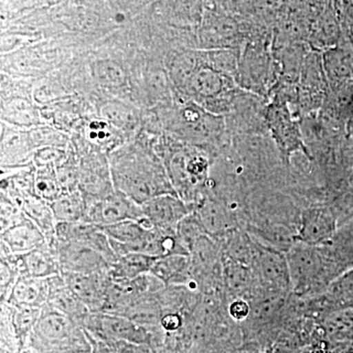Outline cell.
Returning a JSON list of instances; mask_svg holds the SVG:
<instances>
[{
	"mask_svg": "<svg viewBox=\"0 0 353 353\" xmlns=\"http://www.w3.org/2000/svg\"><path fill=\"white\" fill-rule=\"evenodd\" d=\"M55 248L61 273L102 274L110 270V264L103 255L83 243L55 238Z\"/></svg>",
	"mask_w": 353,
	"mask_h": 353,
	"instance_id": "9",
	"label": "cell"
},
{
	"mask_svg": "<svg viewBox=\"0 0 353 353\" xmlns=\"http://www.w3.org/2000/svg\"><path fill=\"white\" fill-rule=\"evenodd\" d=\"M92 74L103 87L121 88L126 82V75L119 65L110 60H99L92 65Z\"/></svg>",
	"mask_w": 353,
	"mask_h": 353,
	"instance_id": "29",
	"label": "cell"
},
{
	"mask_svg": "<svg viewBox=\"0 0 353 353\" xmlns=\"http://www.w3.org/2000/svg\"><path fill=\"white\" fill-rule=\"evenodd\" d=\"M143 214L155 229L176 233L183 218L192 213L189 204L178 194H165L152 197L141 204Z\"/></svg>",
	"mask_w": 353,
	"mask_h": 353,
	"instance_id": "10",
	"label": "cell"
},
{
	"mask_svg": "<svg viewBox=\"0 0 353 353\" xmlns=\"http://www.w3.org/2000/svg\"><path fill=\"white\" fill-rule=\"evenodd\" d=\"M12 257L19 276L48 279L61 275V267L58 260L55 241L53 243H46L24 254H12Z\"/></svg>",
	"mask_w": 353,
	"mask_h": 353,
	"instance_id": "15",
	"label": "cell"
},
{
	"mask_svg": "<svg viewBox=\"0 0 353 353\" xmlns=\"http://www.w3.org/2000/svg\"><path fill=\"white\" fill-rule=\"evenodd\" d=\"M34 334L39 345L48 352L90 353L92 350L80 323L48 304L39 313Z\"/></svg>",
	"mask_w": 353,
	"mask_h": 353,
	"instance_id": "3",
	"label": "cell"
},
{
	"mask_svg": "<svg viewBox=\"0 0 353 353\" xmlns=\"http://www.w3.org/2000/svg\"><path fill=\"white\" fill-rule=\"evenodd\" d=\"M48 305L83 325V320L90 314V309L67 285L62 275L48 278Z\"/></svg>",
	"mask_w": 353,
	"mask_h": 353,
	"instance_id": "19",
	"label": "cell"
},
{
	"mask_svg": "<svg viewBox=\"0 0 353 353\" xmlns=\"http://www.w3.org/2000/svg\"><path fill=\"white\" fill-rule=\"evenodd\" d=\"M108 123L106 122H97L92 124V134L90 138L99 141V143H106L110 138V134L108 129Z\"/></svg>",
	"mask_w": 353,
	"mask_h": 353,
	"instance_id": "33",
	"label": "cell"
},
{
	"mask_svg": "<svg viewBox=\"0 0 353 353\" xmlns=\"http://www.w3.org/2000/svg\"><path fill=\"white\" fill-rule=\"evenodd\" d=\"M157 259L141 253H128L118 257L117 261L111 265L109 275L117 280H134L150 273Z\"/></svg>",
	"mask_w": 353,
	"mask_h": 353,
	"instance_id": "23",
	"label": "cell"
},
{
	"mask_svg": "<svg viewBox=\"0 0 353 353\" xmlns=\"http://www.w3.org/2000/svg\"><path fill=\"white\" fill-rule=\"evenodd\" d=\"M321 296L322 304L328 313L353 308V268L339 276Z\"/></svg>",
	"mask_w": 353,
	"mask_h": 353,
	"instance_id": "24",
	"label": "cell"
},
{
	"mask_svg": "<svg viewBox=\"0 0 353 353\" xmlns=\"http://www.w3.org/2000/svg\"><path fill=\"white\" fill-rule=\"evenodd\" d=\"M250 312H252V307L245 299H234L233 303L230 304L229 314L234 321H245L250 317Z\"/></svg>",
	"mask_w": 353,
	"mask_h": 353,
	"instance_id": "31",
	"label": "cell"
},
{
	"mask_svg": "<svg viewBox=\"0 0 353 353\" xmlns=\"http://www.w3.org/2000/svg\"><path fill=\"white\" fill-rule=\"evenodd\" d=\"M167 172L178 196H189L206 182L208 161L201 153L185 148L172 154Z\"/></svg>",
	"mask_w": 353,
	"mask_h": 353,
	"instance_id": "5",
	"label": "cell"
},
{
	"mask_svg": "<svg viewBox=\"0 0 353 353\" xmlns=\"http://www.w3.org/2000/svg\"><path fill=\"white\" fill-rule=\"evenodd\" d=\"M271 68L270 54L266 50L248 48L240 55L236 78L248 90L261 92L271 81Z\"/></svg>",
	"mask_w": 353,
	"mask_h": 353,
	"instance_id": "13",
	"label": "cell"
},
{
	"mask_svg": "<svg viewBox=\"0 0 353 353\" xmlns=\"http://www.w3.org/2000/svg\"><path fill=\"white\" fill-rule=\"evenodd\" d=\"M145 219L141 204L124 192L115 190L108 196L87 203V222L97 226H109L126 220Z\"/></svg>",
	"mask_w": 353,
	"mask_h": 353,
	"instance_id": "7",
	"label": "cell"
},
{
	"mask_svg": "<svg viewBox=\"0 0 353 353\" xmlns=\"http://www.w3.org/2000/svg\"><path fill=\"white\" fill-rule=\"evenodd\" d=\"M321 328L328 345L353 350V308L339 309L325 315Z\"/></svg>",
	"mask_w": 353,
	"mask_h": 353,
	"instance_id": "21",
	"label": "cell"
},
{
	"mask_svg": "<svg viewBox=\"0 0 353 353\" xmlns=\"http://www.w3.org/2000/svg\"><path fill=\"white\" fill-rule=\"evenodd\" d=\"M225 269V278L230 289L236 294H245L248 292L253 283V274L250 266L243 262L236 261L232 259Z\"/></svg>",
	"mask_w": 353,
	"mask_h": 353,
	"instance_id": "28",
	"label": "cell"
},
{
	"mask_svg": "<svg viewBox=\"0 0 353 353\" xmlns=\"http://www.w3.org/2000/svg\"><path fill=\"white\" fill-rule=\"evenodd\" d=\"M336 217L326 206H316L304 211L296 236V241L309 245L328 243L336 234Z\"/></svg>",
	"mask_w": 353,
	"mask_h": 353,
	"instance_id": "12",
	"label": "cell"
},
{
	"mask_svg": "<svg viewBox=\"0 0 353 353\" xmlns=\"http://www.w3.org/2000/svg\"><path fill=\"white\" fill-rule=\"evenodd\" d=\"M285 256L292 290L299 296L323 294L339 276L348 270L328 243L309 245L296 241Z\"/></svg>",
	"mask_w": 353,
	"mask_h": 353,
	"instance_id": "2",
	"label": "cell"
},
{
	"mask_svg": "<svg viewBox=\"0 0 353 353\" xmlns=\"http://www.w3.org/2000/svg\"><path fill=\"white\" fill-rule=\"evenodd\" d=\"M48 278L18 276L7 299V303L16 308L39 309L48 304Z\"/></svg>",
	"mask_w": 353,
	"mask_h": 353,
	"instance_id": "20",
	"label": "cell"
},
{
	"mask_svg": "<svg viewBox=\"0 0 353 353\" xmlns=\"http://www.w3.org/2000/svg\"><path fill=\"white\" fill-rule=\"evenodd\" d=\"M196 214L208 234L223 233L229 226L226 212L217 202L204 201L199 205Z\"/></svg>",
	"mask_w": 353,
	"mask_h": 353,
	"instance_id": "27",
	"label": "cell"
},
{
	"mask_svg": "<svg viewBox=\"0 0 353 353\" xmlns=\"http://www.w3.org/2000/svg\"><path fill=\"white\" fill-rule=\"evenodd\" d=\"M61 275L67 285L88 306L90 312H101L111 281L109 273L80 274L62 272Z\"/></svg>",
	"mask_w": 353,
	"mask_h": 353,
	"instance_id": "14",
	"label": "cell"
},
{
	"mask_svg": "<svg viewBox=\"0 0 353 353\" xmlns=\"http://www.w3.org/2000/svg\"><path fill=\"white\" fill-rule=\"evenodd\" d=\"M57 240L75 241L97 250L112 265L117 261L118 255L114 252L108 234L101 226L88 222L57 223Z\"/></svg>",
	"mask_w": 353,
	"mask_h": 353,
	"instance_id": "11",
	"label": "cell"
},
{
	"mask_svg": "<svg viewBox=\"0 0 353 353\" xmlns=\"http://www.w3.org/2000/svg\"><path fill=\"white\" fill-rule=\"evenodd\" d=\"M110 169L115 190L141 205L160 194H178L162 164L138 148L113 153Z\"/></svg>",
	"mask_w": 353,
	"mask_h": 353,
	"instance_id": "1",
	"label": "cell"
},
{
	"mask_svg": "<svg viewBox=\"0 0 353 353\" xmlns=\"http://www.w3.org/2000/svg\"><path fill=\"white\" fill-rule=\"evenodd\" d=\"M265 118L270 128L272 137L284 157L289 158L294 152H303L309 157L301 130L290 112L287 101L276 97L267 108Z\"/></svg>",
	"mask_w": 353,
	"mask_h": 353,
	"instance_id": "6",
	"label": "cell"
},
{
	"mask_svg": "<svg viewBox=\"0 0 353 353\" xmlns=\"http://www.w3.org/2000/svg\"><path fill=\"white\" fill-rule=\"evenodd\" d=\"M181 131L187 138L199 141H208L217 138L222 132V119L210 115L196 106H185L179 117Z\"/></svg>",
	"mask_w": 353,
	"mask_h": 353,
	"instance_id": "18",
	"label": "cell"
},
{
	"mask_svg": "<svg viewBox=\"0 0 353 353\" xmlns=\"http://www.w3.org/2000/svg\"><path fill=\"white\" fill-rule=\"evenodd\" d=\"M50 204L57 223L87 222V203L80 190L63 192Z\"/></svg>",
	"mask_w": 353,
	"mask_h": 353,
	"instance_id": "22",
	"label": "cell"
},
{
	"mask_svg": "<svg viewBox=\"0 0 353 353\" xmlns=\"http://www.w3.org/2000/svg\"><path fill=\"white\" fill-rule=\"evenodd\" d=\"M34 192L37 196L51 203L63 194L57 174V167H39L34 173Z\"/></svg>",
	"mask_w": 353,
	"mask_h": 353,
	"instance_id": "26",
	"label": "cell"
},
{
	"mask_svg": "<svg viewBox=\"0 0 353 353\" xmlns=\"http://www.w3.org/2000/svg\"><path fill=\"white\" fill-rule=\"evenodd\" d=\"M183 320L176 313H167L160 319L162 329L167 332H176L182 327Z\"/></svg>",
	"mask_w": 353,
	"mask_h": 353,
	"instance_id": "32",
	"label": "cell"
},
{
	"mask_svg": "<svg viewBox=\"0 0 353 353\" xmlns=\"http://www.w3.org/2000/svg\"><path fill=\"white\" fill-rule=\"evenodd\" d=\"M46 243L48 241L46 234L27 216L1 232V246L13 255L24 254Z\"/></svg>",
	"mask_w": 353,
	"mask_h": 353,
	"instance_id": "17",
	"label": "cell"
},
{
	"mask_svg": "<svg viewBox=\"0 0 353 353\" xmlns=\"http://www.w3.org/2000/svg\"><path fill=\"white\" fill-rule=\"evenodd\" d=\"M187 255H170L158 259L153 266L152 273L165 284L185 280V274L189 267Z\"/></svg>",
	"mask_w": 353,
	"mask_h": 353,
	"instance_id": "25",
	"label": "cell"
},
{
	"mask_svg": "<svg viewBox=\"0 0 353 353\" xmlns=\"http://www.w3.org/2000/svg\"><path fill=\"white\" fill-rule=\"evenodd\" d=\"M83 326L101 338L112 343L148 345L150 334L143 326L127 316L104 312H90Z\"/></svg>",
	"mask_w": 353,
	"mask_h": 353,
	"instance_id": "4",
	"label": "cell"
},
{
	"mask_svg": "<svg viewBox=\"0 0 353 353\" xmlns=\"http://www.w3.org/2000/svg\"><path fill=\"white\" fill-rule=\"evenodd\" d=\"M253 263L256 265V275L272 290L285 292L292 289L287 256L271 248L256 250Z\"/></svg>",
	"mask_w": 353,
	"mask_h": 353,
	"instance_id": "16",
	"label": "cell"
},
{
	"mask_svg": "<svg viewBox=\"0 0 353 353\" xmlns=\"http://www.w3.org/2000/svg\"><path fill=\"white\" fill-rule=\"evenodd\" d=\"M185 92L201 101L228 104L233 97L234 78L213 68L201 58Z\"/></svg>",
	"mask_w": 353,
	"mask_h": 353,
	"instance_id": "8",
	"label": "cell"
},
{
	"mask_svg": "<svg viewBox=\"0 0 353 353\" xmlns=\"http://www.w3.org/2000/svg\"><path fill=\"white\" fill-rule=\"evenodd\" d=\"M101 118L119 129H132L136 124V116L132 109L117 101L108 102L102 106Z\"/></svg>",
	"mask_w": 353,
	"mask_h": 353,
	"instance_id": "30",
	"label": "cell"
},
{
	"mask_svg": "<svg viewBox=\"0 0 353 353\" xmlns=\"http://www.w3.org/2000/svg\"><path fill=\"white\" fill-rule=\"evenodd\" d=\"M114 353H150L145 345H132V343H122V347H118Z\"/></svg>",
	"mask_w": 353,
	"mask_h": 353,
	"instance_id": "34",
	"label": "cell"
}]
</instances>
